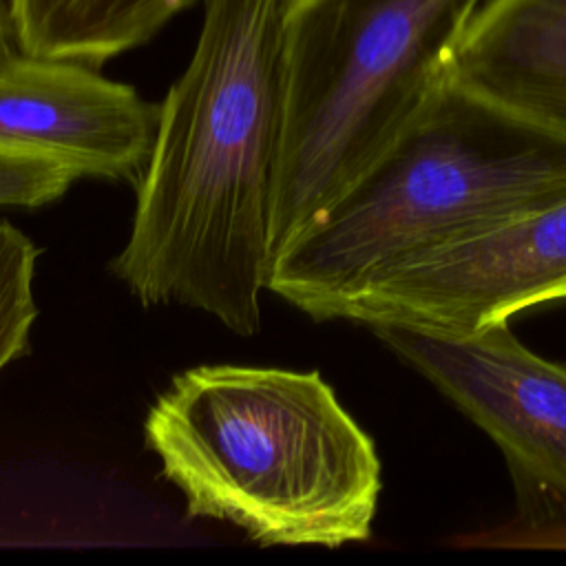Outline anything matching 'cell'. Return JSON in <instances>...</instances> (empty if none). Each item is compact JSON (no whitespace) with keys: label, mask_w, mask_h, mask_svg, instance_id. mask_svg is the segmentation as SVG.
<instances>
[{"label":"cell","mask_w":566,"mask_h":566,"mask_svg":"<svg viewBox=\"0 0 566 566\" xmlns=\"http://www.w3.org/2000/svg\"><path fill=\"white\" fill-rule=\"evenodd\" d=\"M285 0H203L184 73L159 104L111 272L144 305L210 314L237 336L261 327L283 111Z\"/></svg>","instance_id":"obj_1"},{"label":"cell","mask_w":566,"mask_h":566,"mask_svg":"<svg viewBox=\"0 0 566 566\" xmlns=\"http://www.w3.org/2000/svg\"><path fill=\"white\" fill-rule=\"evenodd\" d=\"M566 199V137L442 82L400 137L272 259L314 321L444 245Z\"/></svg>","instance_id":"obj_2"},{"label":"cell","mask_w":566,"mask_h":566,"mask_svg":"<svg viewBox=\"0 0 566 566\" xmlns=\"http://www.w3.org/2000/svg\"><path fill=\"white\" fill-rule=\"evenodd\" d=\"M144 440L190 517L230 522L263 546L371 535L380 460L318 371L184 369L148 407Z\"/></svg>","instance_id":"obj_3"},{"label":"cell","mask_w":566,"mask_h":566,"mask_svg":"<svg viewBox=\"0 0 566 566\" xmlns=\"http://www.w3.org/2000/svg\"><path fill=\"white\" fill-rule=\"evenodd\" d=\"M484 0H285L274 254L411 124Z\"/></svg>","instance_id":"obj_4"},{"label":"cell","mask_w":566,"mask_h":566,"mask_svg":"<svg viewBox=\"0 0 566 566\" xmlns=\"http://www.w3.org/2000/svg\"><path fill=\"white\" fill-rule=\"evenodd\" d=\"M369 329L504 453L524 528L497 544L566 526V367L524 347L509 323L473 334Z\"/></svg>","instance_id":"obj_5"},{"label":"cell","mask_w":566,"mask_h":566,"mask_svg":"<svg viewBox=\"0 0 566 566\" xmlns=\"http://www.w3.org/2000/svg\"><path fill=\"white\" fill-rule=\"evenodd\" d=\"M559 298H566V199L398 268L363 292L343 318L473 334Z\"/></svg>","instance_id":"obj_6"},{"label":"cell","mask_w":566,"mask_h":566,"mask_svg":"<svg viewBox=\"0 0 566 566\" xmlns=\"http://www.w3.org/2000/svg\"><path fill=\"white\" fill-rule=\"evenodd\" d=\"M159 104L93 64L0 51V153L51 161L77 179L137 186L148 164Z\"/></svg>","instance_id":"obj_7"},{"label":"cell","mask_w":566,"mask_h":566,"mask_svg":"<svg viewBox=\"0 0 566 566\" xmlns=\"http://www.w3.org/2000/svg\"><path fill=\"white\" fill-rule=\"evenodd\" d=\"M444 80L566 137V0H484Z\"/></svg>","instance_id":"obj_8"},{"label":"cell","mask_w":566,"mask_h":566,"mask_svg":"<svg viewBox=\"0 0 566 566\" xmlns=\"http://www.w3.org/2000/svg\"><path fill=\"white\" fill-rule=\"evenodd\" d=\"M197 0H11L15 44L49 57L102 64L148 42Z\"/></svg>","instance_id":"obj_9"},{"label":"cell","mask_w":566,"mask_h":566,"mask_svg":"<svg viewBox=\"0 0 566 566\" xmlns=\"http://www.w3.org/2000/svg\"><path fill=\"white\" fill-rule=\"evenodd\" d=\"M40 250L11 221L0 219V371L29 354L38 318L33 276Z\"/></svg>","instance_id":"obj_10"},{"label":"cell","mask_w":566,"mask_h":566,"mask_svg":"<svg viewBox=\"0 0 566 566\" xmlns=\"http://www.w3.org/2000/svg\"><path fill=\"white\" fill-rule=\"evenodd\" d=\"M75 179L64 166L0 153V206L42 208L64 197Z\"/></svg>","instance_id":"obj_11"},{"label":"cell","mask_w":566,"mask_h":566,"mask_svg":"<svg viewBox=\"0 0 566 566\" xmlns=\"http://www.w3.org/2000/svg\"><path fill=\"white\" fill-rule=\"evenodd\" d=\"M11 46H15L11 0H0V51H7Z\"/></svg>","instance_id":"obj_12"},{"label":"cell","mask_w":566,"mask_h":566,"mask_svg":"<svg viewBox=\"0 0 566 566\" xmlns=\"http://www.w3.org/2000/svg\"><path fill=\"white\" fill-rule=\"evenodd\" d=\"M524 544H526V546H528V544H535V546H566V526L533 533V535L526 537Z\"/></svg>","instance_id":"obj_13"}]
</instances>
